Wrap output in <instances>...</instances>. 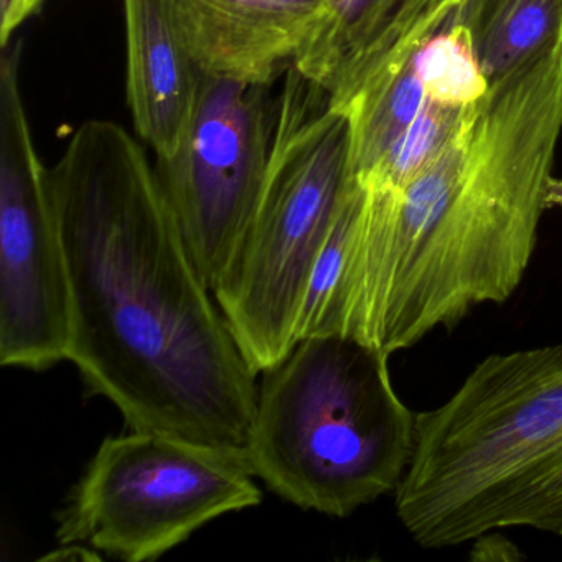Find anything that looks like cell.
<instances>
[{
	"label": "cell",
	"instance_id": "cell-3",
	"mask_svg": "<svg viewBox=\"0 0 562 562\" xmlns=\"http://www.w3.org/2000/svg\"><path fill=\"white\" fill-rule=\"evenodd\" d=\"M394 496L424 549L499 528L562 536V344L490 355L442 406L417 413Z\"/></svg>",
	"mask_w": 562,
	"mask_h": 562
},
{
	"label": "cell",
	"instance_id": "cell-11",
	"mask_svg": "<svg viewBox=\"0 0 562 562\" xmlns=\"http://www.w3.org/2000/svg\"><path fill=\"white\" fill-rule=\"evenodd\" d=\"M490 85L562 44V0H453Z\"/></svg>",
	"mask_w": 562,
	"mask_h": 562
},
{
	"label": "cell",
	"instance_id": "cell-4",
	"mask_svg": "<svg viewBox=\"0 0 562 562\" xmlns=\"http://www.w3.org/2000/svg\"><path fill=\"white\" fill-rule=\"evenodd\" d=\"M387 361L355 338L315 335L262 371L245 446L256 479L334 518L396 492L416 449L417 414L397 396Z\"/></svg>",
	"mask_w": 562,
	"mask_h": 562
},
{
	"label": "cell",
	"instance_id": "cell-2",
	"mask_svg": "<svg viewBox=\"0 0 562 562\" xmlns=\"http://www.w3.org/2000/svg\"><path fill=\"white\" fill-rule=\"evenodd\" d=\"M562 133V44L490 85L452 143L400 190L364 187L334 284L299 341L386 355L505 304L538 243Z\"/></svg>",
	"mask_w": 562,
	"mask_h": 562
},
{
	"label": "cell",
	"instance_id": "cell-6",
	"mask_svg": "<svg viewBox=\"0 0 562 562\" xmlns=\"http://www.w3.org/2000/svg\"><path fill=\"white\" fill-rule=\"evenodd\" d=\"M245 447L133 430L108 437L58 515L57 539L126 562L156 561L262 493Z\"/></svg>",
	"mask_w": 562,
	"mask_h": 562
},
{
	"label": "cell",
	"instance_id": "cell-10",
	"mask_svg": "<svg viewBox=\"0 0 562 562\" xmlns=\"http://www.w3.org/2000/svg\"><path fill=\"white\" fill-rule=\"evenodd\" d=\"M123 11L134 130L156 160L169 159L192 126L203 75L180 37L170 0H123Z\"/></svg>",
	"mask_w": 562,
	"mask_h": 562
},
{
	"label": "cell",
	"instance_id": "cell-14",
	"mask_svg": "<svg viewBox=\"0 0 562 562\" xmlns=\"http://www.w3.org/2000/svg\"><path fill=\"white\" fill-rule=\"evenodd\" d=\"M546 205H548V209H552V206H559V209H562L561 179H554V177H552L551 182H549L548 195H546Z\"/></svg>",
	"mask_w": 562,
	"mask_h": 562
},
{
	"label": "cell",
	"instance_id": "cell-8",
	"mask_svg": "<svg viewBox=\"0 0 562 562\" xmlns=\"http://www.w3.org/2000/svg\"><path fill=\"white\" fill-rule=\"evenodd\" d=\"M278 100L271 87L203 75L180 149L156 160L187 249L215 292L248 235L265 186Z\"/></svg>",
	"mask_w": 562,
	"mask_h": 562
},
{
	"label": "cell",
	"instance_id": "cell-9",
	"mask_svg": "<svg viewBox=\"0 0 562 562\" xmlns=\"http://www.w3.org/2000/svg\"><path fill=\"white\" fill-rule=\"evenodd\" d=\"M180 37L202 75L271 87L321 42L328 0H170Z\"/></svg>",
	"mask_w": 562,
	"mask_h": 562
},
{
	"label": "cell",
	"instance_id": "cell-13",
	"mask_svg": "<svg viewBox=\"0 0 562 562\" xmlns=\"http://www.w3.org/2000/svg\"><path fill=\"white\" fill-rule=\"evenodd\" d=\"M45 2L47 0H0V44H2V48L11 45L15 32L25 22L42 14Z\"/></svg>",
	"mask_w": 562,
	"mask_h": 562
},
{
	"label": "cell",
	"instance_id": "cell-7",
	"mask_svg": "<svg viewBox=\"0 0 562 562\" xmlns=\"http://www.w3.org/2000/svg\"><path fill=\"white\" fill-rule=\"evenodd\" d=\"M22 48L11 42L0 60V364L44 371L68 360L71 289L22 98Z\"/></svg>",
	"mask_w": 562,
	"mask_h": 562
},
{
	"label": "cell",
	"instance_id": "cell-12",
	"mask_svg": "<svg viewBox=\"0 0 562 562\" xmlns=\"http://www.w3.org/2000/svg\"><path fill=\"white\" fill-rule=\"evenodd\" d=\"M328 4L327 32L294 67L330 97L386 34L407 0H328Z\"/></svg>",
	"mask_w": 562,
	"mask_h": 562
},
{
	"label": "cell",
	"instance_id": "cell-1",
	"mask_svg": "<svg viewBox=\"0 0 562 562\" xmlns=\"http://www.w3.org/2000/svg\"><path fill=\"white\" fill-rule=\"evenodd\" d=\"M71 289L68 360L127 427L245 447L258 386L200 276L156 164L114 121L45 170Z\"/></svg>",
	"mask_w": 562,
	"mask_h": 562
},
{
	"label": "cell",
	"instance_id": "cell-5",
	"mask_svg": "<svg viewBox=\"0 0 562 562\" xmlns=\"http://www.w3.org/2000/svg\"><path fill=\"white\" fill-rule=\"evenodd\" d=\"M350 124L327 91L285 71L255 218L216 304L256 374L297 344L318 256L350 187Z\"/></svg>",
	"mask_w": 562,
	"mask_h": 562
}]
</instances>
